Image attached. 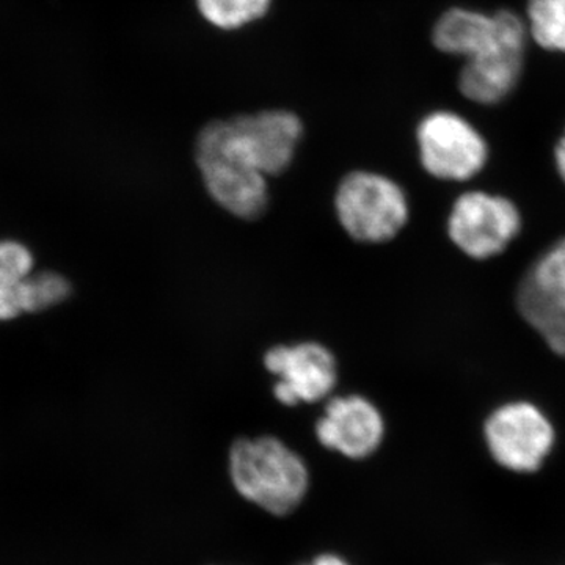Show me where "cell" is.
<instances>
[{"mask_svg":"<svg viewBox=\"0 0 565 565\" xmlns=\"http://www.w3.org/2000/svg\"><path fill=\"white\" fill-rule=\"evenodd\" d=\"M334 210L344 232L356 243H388L403 232L411 215L407 195L384 174H345L334 195Z\"/></svg>","mask_w":565,"mask_h":565,"instance_id":"obj_3","label":"cell"},{"mask_svg":"<svg viewBox=\"0 0 565 565\" xmlns=\"http://www.w3.org/2000/svg\"><path fill=\"white\" fill-rule=\"evenodd\" d=\"M525 22L508 10L493 17L465 9L445 11L435 22L433 41L438 51L471 61L504 43Z\"/></svg>","mask_w":565,"mask_h":565,"instance_id":"obj_10","label":"cell"},{"mask_svg":"<svg viewBox=\"0 0 565 565\" xmlns=\"http://www.w3.org/2000/svg\"><path fill=\"white\" fill-rule=\"evenodd\" d=\"M486 444L501 467L533 473L555 446V427L533 403L514 401L498 407L484 424Z\"/></svg>","mask_w":565,"mask_h":565,"instance_id":"obj_4","label":"cell"},{"mask_svg":"<svg viewBox=\"0 0 565 565\" xmlns=\"http://www.w3.org/2000/svg\"><path fill=\"white\" fill-rule=\"evenodd\" d=\"M522 230V214L501 195L473 191L456 200L448 218L449 239L470 258L501 255Z\"/></svg>","mask_w":565,"mask_h":565,"instance_id":"obj_6","label":"cell"},{"mask_svg":"<svg viewBox=\"0 0 565 565\" xmlns=\"http://www.w3.org/2000/svg\"><path fill=\"white\" fill-rule=\"evenodd\" d=\"M416 141L424 170L438 180H471L489 159L484 137L455 111L438 110L424 117Z\"/></svg>","mask_w":565,"mask_h":565,"instance_id":"obj_5","label":"cell"},{"mask_svg":"<svg viewBox=\"0 0 565 565\" xmlns=\"http://www.w3.org/2000/svg\"><path fill=\"white\" fill-rule=\"evenodd\" d=\"M385 435L381 412L363 396L333 397L316 423L319 444L348 459H366L377 451Z\"/></svg>","mask_w":565,"mask_h":565,"instance_id":"obj_9","label":"cell"},{"mask_svg":"<svg viewBox=\"0 0 565 565\" xmlns=\"http://www.w3.org/2000/svg\"><path fill=\"white\" fill-rule=\"evenodd\" d=\"M230 475L234 489L245 500L274 515L291 514L310 486L302 457L274 437L234 441Z\"/></svg>","mask_w":565,"mask_h":565,"instance_id":"obj_1","label":"cell"},{"mask_svg":"<svg viewBox=\"0 0 565 565\" xmlns=\"http://www.w3.org/2000/svg\"><path fill=\"white\" fill-rule=\"evenodd\" d=\"M273 0H195L196 9L214 28L236 31L262 20Z\"/></svg>","mask_w":565,"mask_h":565,"instance_id":"obj_14","label":"cell"},{"mask_svg":"<svg viewBox=\"0 0 565 565\" xmlns=\"http://www.w3.org/2000/svg\"><path fill=\"white\" fill-rule=\"evenodd\" d=\"M555 162L557 173H559L561 180H563L565 184V134L563 139L557 141L555 150Z\"/></svg>","mask_w":565,"mask_h":565,"instance_id":"obj_18","label":"cell"},{"mask_svg":"<svg viewBox=\"0 0 565 565\" xmlns=\"http://www.w3.org/2000/svg\"><path fill=\"white\" fill-rule=\"evenodd\" d=\"M70 282L58 274L29 275L22 285V313H35L62 303L70 296Z\"/></svg>","mask_w":565,"mask_h":565,"instance_id":"obj_16","label":"cell"},{"mask_svg":"<svg viewBox=\"0 0 565 565\" xmlns=\"http://www.w3.org/2000/svg\"><path fill=\"white\" fill-rule=\"evenodd\" d=\"M33 259L24 245L0 243V321L22 313L21 291L31 275Z\"/></svg>","mask_w":565,"mask_h":565,"instance_id":"obj_13","label":"cell"},{"mask_svg":"<svg viewBox=\"0 0 565 565\" xmlns=\"http://www.w3.org/2000/svg\"><path fill=\"white\" fill-rule=\"evenodd\" d=\"M204 188L222 210L243 221L262 217L269 204L267 178L237 148L228 121L207 122L195 141Z\"/></svg>","mask_w":565,"mask_h":565,"instance_id":"obj_2","label":"cell"},{"mask_svg":"<svg viewBox=\"0 0 565 565\" xmlns=\"http://www.w3.org/2000/svg\"><path fill=\"white\" fill-rule=\"evenodd\" d=\"M516 308L556 355L565 359V289L523 278Z\"/></svg>","mask_w":565,"mask_h":565,"instance_id":"obj_12","label":"cell"},{"mask_svg":"<svg viewBox=\"0 0 565 565\" xmlns=\"http://www.w3.org/2000/svg\"><path fill=\"white\" fill-rule=\"evenodd\" d=\"M527 18L539 46L565 52V0H530Z\"/></svg>","mask_w":565,"mask_h":565,"instance_id":"obj_15","label":"cell"},{"mask_svg":"<svg viewBox=\"0 0 565 565\" xmlns=\"http://www.w3.org/2000/svg\"><path fill=\"white\" fill-rule=\"evenodd\" d=\"M526 28L481 57L467 61L460 71L459 88L465 98L492 106L514 90L525 61Z\"/></svg>","mask_w":565,"mask_h":565,"instance_id":"obj_11","label":"cell"},{"mask_svg":"<svg viewBox=\"0 0 565 565\" xmlns=\"http://www.w3.org/2000/svg\"><path fill=\"white\" fill-rule=\"evenodd\" d=\"M237 147L264 177L289 169L303 136L302 120L294 111L273 109L230 118Z\"/></svg>","mask_w":565,"mask_h":565,"instance_id":"obj_8","label":"cell"},{"mask_svg":"<svg viewBox=\"0 0 565 565\" xmlns=\"http://www.w3.org/2000/svg\"><path fill=\"white\" fill-rule=\"evenodd\" d=\"M264 366L278 377L274 396L294 407L326 399L338 384L337 359L326 345L307 341L296 345H275L264 355Z\"/></svg>","mask_w":565,"mask_h":565,"instance_id":"obj_7","label":"cell"},{"mask_svg":"<svg viewBox=\"0 0 565 565\" xmlns=\"http://www.w3.org/2000/svg\"><path fill=\"white\" fill-rule=\"evenodd\" d=\"M526 277L539 285L565 289V237L539 256Z\"/></svg>","mask_w":565,"mask_h":565,"instance_id":"obj_17","label":"cell"},{"mask_svg":"<svg viewBox=\"0 0 565 565\" xmlns=\"http://www.w3.org/2000/svg\"><path fill=\"white\" fill-rule=\"evenodd\" d=\"M308 565H349L343 557L337 555H321L316 557L313 563Z\"/></svg>","mask_w":565,"mask_h":565,"instance_id":"obj_19","label":"cell"}]
</instances>
